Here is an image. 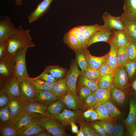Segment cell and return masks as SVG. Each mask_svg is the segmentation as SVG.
<instances>
[{
  "instance_id": "54",
  "label": "cell",
  "mask_w": 136,
  "mask_h": 136,
  "mask_svg": "<svg viewBox=\"0 0 136 136\" xmlns=\"http://www.w3.org/2000/svg\"><path fill=\"white\" fill-rule=\"evenodd\" d=\"M92 125L95 131L101 135L103 136L107 135V133L99 123H93Z\"/></svg>"
},
{
  "instance_id": "21",
  "label": "cell",
  "mask_w": 136,
  "mask_h": 136,
  "mask_svg": "<svg viewBox=\"0 0 136 136\" xmlns=\"http://www.w3.org/2000/svg\"><path fill=\"white\" fill-rule=\"evenodd\" d=\"M36 117L29 114L24 113L14 118L11 125L15 129L19 130L27 125Z\"/></svg>"
},
{
  "instance_id": "37",
  "label": "cell",
  "mask_w": 136,
  "mask_h": 136,
  "mask_svg": "<svg viewBox=\"0 0 136 136\" xmlns=\"http://www.w3.org/2000/svg\"><path fill=\"white\" fill-rule=\"evenodd\" d=\"M80 75L79 82L81 85L89 88L93 92L99 88L97 83L86 78L81 74Z\"/></svg>"
},
{
  "instance_id": "45",
  "label": "cell",
  "mask_w": 136,
  "mask_h": 136,
  "mask_svg": "<svg viewBox=\"0 0 136 136\" xmlns=\"http://www.w3.org/2000/svg\"><path fill=\"white\" fill-rule=\"evenodd\" d=\"M126 51L129 61L136 60V44L130 41L127 46Z\"/></svg>"
},
{
  "instance_id": "44",
  "label": "cell",
  "mask_w": 136,
  "mask_h": 136,
  "mask_svg": "<svg viewBox=\"0 0 136 136\" xmlns=\"http://www.w3.org/2000/svg\"><path fill=\"white\" fill-rule=\"evenodd\" d=\"M84 100L83 107L85 109H96L98 105L94 93L90 94Z\"/></svg>"
},
{
  "instance_id": "38",
  "label": "cell",
  "mask_w": 136,
  "mask_h": 136,
  "mask_svg": "<svg viewBox=\"0 0 136 136\" xmlns=\"http://www.w3.org/2000/svg\"><path fill=\"white\" fill-rule=\"evenodd\" d=\"M115 72L106 75L102 77L98 82V88L105 89L111 88Z\"/></svg>"
},
{
  "instance_id": "33",
  "label": "cell",
  "mask_w": 136,
  "mask_h": 136,
  "mask_svg": "<svg viewBox=\"0 0 136 136\" xmlns=\"http://www.w3.org/2000/svg\"><path fill=\"white\" fill-rule=\"evenodd\" d=\"M44 70L59 80L62 79L66 71V69L58 65L48 66Z\"/></svg>"
},
{
  "instance_id": "14",
  "label": "cell",
  "mask_w": 136,
  "mask_h": 136,
  "mask_svg": "<svg viewBox=\"0 0 136 136\" xmlns=\"http://www.w3.org/2000/svg\"><path fill=\"white\" fill-rule=\"evenodd\" d=\"M124 12L121 17L123 21L136 23V0H124Z\"/></svg>"
},
{
  "instance_id": "22",
  "label": "cell",
  "mask_w": 136,
  "mask_h": 136,
  "mask_svg": "<svg viewBox=\"0 0 136 136\" xmlns=\"http://www.w3.org/2000/svg\"><path fill=\"white\" fill-rule=\"evenodd\" d=\"M113 31L112 38L118 48L127 46L130 41L126 30L124 29Z\"/></svg>"
},
{
  "instance_id": "27",
  "label": "cell",
  "mask_w": 136,
  "mask_h": 136,
  "mask_svg": "<svg viewBox=\"0 0 136 136\" xmlns=\"http://www.w3.org/2000/svg\"><path fill=\"white\" fill-rule=\"evenodd\" d=\"M111 88H98L95 91L94 93L98 105L109 100L111 97Z\"/></svg>"
},
{
  "instance_id": "62",
  "label": "cell",
  "mask_w": 136,
  "mask_h": 136,
  "mask_svg": "<svg viewBox=\"0 0 136 136\" xmlns=\"http://www.w3.org/2000/svg\"><path fill=\"white\" fill-rule=\"evenodd\" d=\"M132 87L134 90L136 92V79H135L133 81L132 84Z\"/></svg>"
},
{
  "instance_id": "52",
  "label": "cell",
  "mask_w": 136,
  "mask_h": 136,
  "mask_svg": "<svg viewBox=\"0 0 136 136\" xmlns=\"http://www.w3.org/2000/svg\"><path fill=\"white\" fill-rule=\"evenodd\" d=\"M124 135V129L122 126L120 124H116L114 126L113 132L112 135L122 136Z\"/></svg>"
},
{
  "instance_id": "9",
  "label": "cell",
  "mask_w": 136,
  "mask_h": 136,
  "mask_svg": "<svg viewBox=\"0 0 136 136\" xmlns=\"http://www.w3.org/2000/svg\"><path fill=\"white\" fill-rule=\"evenodd\" d=\"M129 109L125 123L129 135L136 136V99L132 98L129 103Z\"/></svg>"
},
{
  "instance_id": "23",
  "label": "cell",
  "mask_w": 136,
  "mask_h": 136,
  "mask_svg": "<svg viewBox=\"0 0 136 136\" xmlns=\"http://www.w3.org/2000/svg\"><path fill=\"white\" fill-rule=\"evenodd\" d=\"M59 99L51 91L37 90L36 101L48 106Z\"/></svg>"
},
{
  "instance_id": "18",
  "label": "cell",
  "mask_w": 136,
  "mask_h": 136,
  "mask_svg": "<svg viewBox=\"0 0 136 136\" xmlns=\"http://www.w3.org/2000/svg\"><path fill=\"white\" fill-rule=\"evenodd\" d=\"M81 72L80 71L77 64L74 63L65 77L68 90L76 92V83L78 77L81 75Z\"/></svg>"
},
{
  "instance_id": "29",
  "label": "cell",
  "mask_w": 136,
  "mask_h": 136,
  "mask_svg": "<svg viewBox=\"0 0 136 136\" xmlns=\"http://www.w3.org/2000/svg\"><path fill=\"white\" fill-rule=\"evenodd\" d=\"M29 79L37 90L50 91L56 83H48L37 77L34 78L29 77Z\"/></svg>"
},
{
  "instance_id": "30",
  "label": "cell",
  "mask_w": 136,
  "mask_h": 136,
  "mask_svg": "<svg viewBox=\"0 0 136 136\" xmlns=\"http://www.w3.org/2000/svg\"><path fill=\"white\" fill-rule=\"evenodd\" d=\"M123 24L130 41L136 44V23L127 21L123 22Z\"/></svg>"
},
{
  "instance_id": "64",
  "label": "cell",
  "mask_w": 136,
  "mask_h": 136,
  "mask_svg": "<svg viewBox=\"0 0 136 136\" xmlns=\"http://www.w3.org/2000/svg\"><path fill=\"white\" fill-rule=\"evenodd\" d=\"M100 134L98 133H96L95 132L94 133H93V134L92 135V136H100Z\"/></svg>"
},
{
  "instance_id": "46",
  "label": "cell",
  "mask_w": 136,
  "mask_h": 136,
  "mask_svg": "<svg viewBox=\"0 0 136 136\" xmlns=\"http://www.w3.org/2000/svg\"><path fill=\"white\" fill-rule=\"evenodd\" d=\"M37 77L46 82L51 83H55L59 80L45 70Z\"/></svg>"
},
{
  "instance_id": "35",
  "label": "cell",
  "mask_w": 136,
  "mask_h": 136,
  "mask_svg": "<svg viewBox=\"0 0 136 136\" xmlns=\"http://www.w3.org/2000/svg\"><path fill=\"white\" fill-rule=\"evenodd\" d=\"M96 109L98 115V119L111 122L113 121L107 109L103 104L98 105Z\"/></svg>"
},
{
  "instance_id": "4",
  "label": "cell",
  "mask_w": 136,
  "mask_h": 136,
  "mask_svg": "<svg viewBox=\"0 0 136 136\" xmlns=\"http://www.w3.org/2000/svg\"><path fill=\"white\" fill-rule=\"evenodd\" d=\"M27 49H20L15 55V76L19 81L29 78L26 69L25 55Z\"/></svg>"
},
{
  "instance_id": "50",
  "label": "cell",
  "mask_w": 136,
  "mask_h": 136,
  "mask_svg": "<svg viewBox=\"0 0 136 136\" xmlns=\"http://www.w3.org/2000/svg\"><path fill=\"white\" fill-rule=\"evenodd\" d=\"M87 25H79L71 29L68 32L76 36L83 34L85 30Z\"/></svg>"
},
{
  "instance_id": "63",
  "label": "cell",
  "mask_w": 136,
  "mask_h": 136,
  "mask_svg": "<svg viewBox=\"0 0 136 136\" xmlns=\"http://www.w3.org/2000/svg\"><path fill=\"white\" fill-rule=\"evenodd\" d=\"M22 0H16L15 3L17 5H21L22 4Z\"/></svg>"
},
{
  "instance_id": "24",
  "label": "cell",
  "mask_w": 136,
  "mask_h": 136,
  "mask_svg": "<svg viewBox=\"0 0 136 136\" xmlns=\"http://www.w3.org/2000/svg\"><path fill=\"white\" fill-rule=\"evenodd\" d=\"M108 43L110 45V49L108 54V63L111 67L116 69L118 66L117 59L118 48L112 39V37Z\"/></svg>"
},
{
  "instance_id": "28",
  "label": "cell",
  "mask_w": 136,
  "mask_h": 136,
  "mask_svg": "<svg viewBox=\"0 0 136 136\" xmlns=\"http://www.w3.org/2000/svg\"><path fill=\"white\" fill-rule=\"evenodd\" d=\"M13 119L11 115L8 105L0 108V126L11 125Z\"/></svg>"
},
{
  "instance_id": "25",
  "label": "cell",
  "mask_w": 136,
  "mask_h": 136,
  "mask_svg": "<svg viewBox=\"0 0 136 136\" xmlns=\"http://www.w3.org/2000/svg\"><path fill=\"white\" fill-rule=\"evenodd\" d=\"M68 90L65 78L59 80L55 83L52 89L50 90L59 99L62 97Z\"/></svg>"
},
{
  "instance_id": "17",
  "label": "cell",
  "mask_w": 136,
  "mask_h": 136,
  "mask_svg": "<svg viewBox=\"0 0 136 136\" xmlns=\"http://www.w3.org/2000/svg\"><path fill=\"white\" fill-rule=\"evenodd\" d=\"M53 0H43L40 3L28 16L30 23L41 18L46 12Z\"/></svg>"
},
{
  "instance_id": "57",
  "label": "cell",
  "mask_w": 136,
  "mask_h": 136,
  "mask_svg": "<svg viewBox=\"0 0 136 136\" xmlns=\"http://www.w3.org/2000/svg\"><path fill=\"white\" fill-rule=\"evenodd\" d=\"M93 108H90L85 111L83 113L84 117L86 119H88L90 118L93 111Z\"/></svg>"
},
{
  "instance_id": "15",
  "label": "cell",
  "mask_w": 136,
  "mask_h": 136,
  "mask_svg": "<svg viewBox=\"0 0 136 136\" xmlns=\"http://www.w3.org/2000/svg\"><path fill=\"white\" fill-rule=\"evenodd\" d=\"M40 118L36 117L27 125L19 130L20 136H36L45 130L39 122Z\"/></svg>"
},
{
  "instance_id": "43",
  "label": "cell",
  "mask_w": 136,
  "mask_h": 136,
  "mask_svg": "<svg viewBox=\"0 0 136 136\" xmlns=\"http://www.w3.org/2000/svg\"><path fill=\"white\" fill-rule=\"evenodd\" d=\"M124 66L130 79H132L136 77V60L128 61Z\"/></svg>"
},
{
  "instance_id": "42",
  "label": "cell",
  "mask_w": 136,
  "mask_h": 136,
  "mask_svg": "<svg viewBox=\"0 0 136 136\" xmlns=\"http://www.w3.org/2000/svg\"><path fill=\"white\" fill-rule=\"evenodd\" d=\"M103 104L112 117L116 118L121 115V113L120 111L110 100H109Z\"/></svg>"
},
{
  "instance_id": "16",
  "label": "cell",
  "mask_w": 136,
  "mask_h": 136,
  "mask_svg": "<svg viewBox=\"0 0 136 136\" xmlns=\"http://www.w3.org/2000/svg\"><path fill=\"white\" fill-rule=\"evenodd\" d=\"M81 113L79 111H72L65 109L54 117L63 126L66 125L78 120L80 118Z\"/></svg>"
},
{
  "instance_id": "59",
  "label": "cell",
  "mask_w": 136,
  "mask_h": 136,
  "mask_svg": "<svg viewBox=\"0 0 136 136\" xmlns=\"http://www.w3.org/2000/svg\"><path fill=\"white\" fill-rule=\"evenodd\" d=\"M45 130L41 132L36 136H51L52 135L49 132L45 131Z\"/></svg>"
},
{
  "instance_id": "58",
  "label": "cell",
  "mask_w": 136,
  "mask_h": 136,
  "mask_svg": "<svg viewBox=\"0 0 136 136\" xmlns=\"http://www.w3.org/2000/svg\"><path fill=\"white\" fill-rule=\"evenodd\" d=\"M75 122H71L70 124L71 126V130L72 132L74 133H77L78 131V128L77 126L75 124Z\"/></svg>"
},
{
  "instance_id": "48",
  "label": "cell",
  "mask_w": 136,
  "mask_h": 136,
  "mask_svg": "<svg viewBox=\"0 0 136 136\" xmlns=\"http://www.w3.org/2000/svg\"><path fill=\"white\" fill-rule=\"evenodd\" d=\"M111 122L106 120L100 121L99 123L103 126L107 134L112 135L114 126Z\"/></svg>"
},
{
  "instance_id": "12",
  "label": "cell",
  "mask_w": 136,
  "mask_h": 136,
  "mask_svg": "<svg viewBox=\"0 0 136 136\" xmlns=\"http://www.w3.org/2000/svg\"><path fill=\"white\" fill-rule=\"evenodd\" d=\"M15 28L10 18L5 16L0 21V42L7 40L16 32Z\"/></svg>"
},
{
  "instance_id": "39",
  "label": "cell",
  "mask_w": 136,
  "mask_h": 136,
  "mask_svg": "<svg viewBox=\"0 0 136 136\" xmlns=\"http://www.w3.org/2000/svg\"><path fill=\"white\" fill-rule=\"evenodd\" d=\"M126 48L127 46H125L118 48L117 59L118 66H124L128 61Z\"/></svg>"
},
{
  "instance_id": "11",
  "label": "cell",
  "mask_w": 136,
  "mask_h": 136,
  "mask_svg": "<svg viewBox=\"0 0 136 136\" xmlns=\"http://www.w3.org/2000/svg\"><path fill=\"white\" fill-rule=\"evenodd\" d=\"M102 18L105 29L113 31L114 30L125 29L121 16L115 17L106 12L103 14Z\"/></svg>"
},
{
  "instance_id": "1",
  "label": "cell",
  "mask_w": 136,
  "mask_h": 136,
  "mask_svg": "<svg viewBox=\"0 0 136 136\" xmlns=\"http://www.w3.org/2000/svg\"><path fill=\"white\" fill-rule=\"evenodd\" d=\"M30 31V29L24 30L19 25L16 33L7 40L6 54L15 55L16 52L20 49L35 47V45L32 41Z\"/></svg>"
},
{
  "instance_id": "49",
  "label": "cell",
  "mask_w": 136,
  "mask_h": 136,
  "mask_svg": "<svg viewBox=\"0 0 136 136\" xmlns=\"http://www.w3.org/2000/svg\"><path fill=\"white\" fill-rule=\"evenodd\" d=\"M93 92L89 88L82 85L79 89V97L85 100L90 94Z\"/></svg>"
},
{
  "instance_id": "53",
  "label": "cell",
  "mask_w": 136,
  "mask_h": 136,
  "mask_svg": "<svg viewBox=\"0 0 136 136\" xmlns=\"http://www.w3.org/2000/svg\"><path fill=\"white\" fill-rule=\"evenodd\" d=\"M7 51V40L0 42V59L6 55Z\"/></svg>"
},
{
  "instance_id": "32",
  "label": "cell",
  "mask_w": 136,
  "mask_h": 136,
  "mask_svg": "<svg viewBox=\"0 0 136 136\" xmlns=\"http://www.w3.org/2000/svg\"><path fill=\"white\" fill-rule=\"evenodd\" d=\"M83 48L74 50L76 55L78 63L81 70V73H84L89 65L87 63L84 54Z\"/></svg>"
},
{
  "instance_id": "20",
  "label": "cell",
  "mask_w": 136,
  "mask_h": 136,
  "mask_svg": "<svg viewBox=\"0 0 136 136\" xmlns=\"http://www.w3.org/2000/svg\"><path fill=\"white\" fill-rule=\"evenodd\" d=\"M113 34V31L107 30L105 28L104 30L96 32L90 38L87 47L97 42H104L108 43Z\"/></svg>"
},
{
  "instance_id": "2",
  "label": "cell",
  "mask_w": 136,
  "mask_h": 136,
  "mask_svg": "<svg viewBox=\"0 0 136 136\" xmlns=\"http://www.w3.org/2000/svg\"><path fill=\"white\" fill-rule=\"evenodd\" d=\"M15 55L6 54L0 59V83L15 76Z\"/></svg>"
},
{
  "instance_id": "60",
  "label": "cell",
  "mask_w": 136,
  "mask_h": 136,
  "mask_svg": "<svg viewBox=\"0 0 136 136\" xmlns=\"http://www.w3.org/2000/svg\"><path fill=\"white\" fill-rule=\"evenodd\" d=\"M98 115L96 111L93 110L92 114L90 117L91 120L94 121L98 119Z\"/></svg>"
},
{
  "instance_id": "5",
  "label": "cell",
  "mask_w": 136,
  "mask_h": 136,
  "mask_svg": "<svg viewBox=\"0 0 136 136\" xmlns=\"http://www.w3.org/2000/svg\"><path fill=\"white\" fill-rule=\"evenodd\" d=\"M29 78L19 81L21 96L27 101H36L37 90Z\"/></svg>"
},
{
  "instance_id": "10",
  "label": "cell",
  "mask_w": 136,
  "mask_h": 136,
  "mask_svg": "<svg viewBox=\"0 0 136 136\" xmlns=\"http://www.w3.org/2000/svg\"><path fill=\"white\" fill-rule=\"evenodd\" d=\"M47 106L40 102L28 101L24 113L30 114L40 118L47 116Z\"/></svg>"
},
{
  "instance_id": "51",
  "label": "cell",
  "mask_w": 136,
  "mask_h": 136,
  "mask_svg": "<svg viewBox=\"0 0 136 136\" xmlns=\"http://www.w3.org/2000/svg\"><path fill=\"white\" fill-rule=\"evenodd\" d=\"M10 97L1 91H0V108L4 107L8 105Z\"/></svg>"
},
{
  "instance_id": "7",
  "label": "cell",
  "mask_w": 136,
  "mask_h": 136,
  "mask_svg": "<svg viewBox=\"0 0 136 136\" xmlns=\"http://www.w3.org/2000/svg\"><path fill=\"white\" fill-rule=\"evenodd\" d=\"M60 99L67 108L74 111L78 110L83 107L84 100L77 95L76 92L68 90Z\"/></svg>"
},
{
  "instance_id": "61",
  "label": "cell",
  "mask_w": 136,
  "mask_h": 136,
  "mask_svg": "<svg viewBox=\"0 0 136 136\" xmlns=\"http://www.w3.org/2000/svg\"><path fill=\"white\" fill-rule=\"evenodd\" d=\"M76 136H84V135L83 131L82 126L81 125L80 126V129L78 131V133H77Z\"/></svg>"
},
{
  "instance_id": "8",
  "label": "cell",
  "mask_w": 136,
  "mask_h": 136,
  "mask_svg": "<svg viewBox=\"0 0 136 136\" xmlns=\"http://www.w3.org/2000/svg\"><path fill=\"white\" fill-rule=\"evenodd\" d=\"M19 81L15 77L0 83V91L9 97L21 96Z\"/></svg>"
},
{
  "instance_id": "36",
  "label": "cell",
  "mask_w": 136,
  "mask_h": 136,
  "mask_svg": "<svg viewBox=\"0 0 136 136\" xmlns=\"http://www.w3.org/2000/svg\"><path fill=\"white\" fill-rule=\"evenodd\" d=\"M104 25H101L96 24L92 25H87L86 29L83 35L88 42L90 38L94 33L98 31L104 30Z\"/></svg>"
},
{
  "instance_id": "40",
  "label": "cell",
  "mask_w": 136,
  "mask_h": 136,
  "mask_svg": "<svg viewBox=\"0 0 136 136\" xmlns=\"http://www.w3.org/2000/svg\"><path fill=\"white\" fill-rule=\"evenodd\" d=\"M1 136H20L19 130L15 129L11 125L0 126Z\"/></svg>"
},
{
  "instance_id": "6",
  "label": "cell",
  "mask_w": 136,
  "mask_h": 136,
  "mask_svg": "<svg viewBox=\"0 0 136 136\" xmlns=\"http://www.w3.org/2000/svg\"><path fill=\"white\" fill-rule=\"evenodd\" d=\"M28 101L21 96L10 97L8 106L13 118L24 113Z\"/></svg>"
},
{
  "instance_id": "19",
  "label": "cell",
  "mask_w": 136,
  "mask_h": 136,
  "mask_svg": "<svg viewBox=\"0 0 136 136\" xmlns=\"http://www.w3.org/2000/svg\"><path fill=\"white\" fill-rule=\"evenodd\" d=\"M83 50L87 62L91 68L98 69L108 62V54L101 57H96L91 55L86 48H83Z\"/></svg>"
},
{
  "instance_id": "3",
  "label": "cell",
  "mask_w": 136,
  "mask_h": 136,
  "mask_svg": "<svg viewBox=\"0 0 136 136\" xmlns=\"http://www.w3.org/2000/svg\"><path fill=\"white\" fill-rule=\"evenodd\" d=\"M39 122L45 130L52 136L66 135L63 125L54 117L46 116L40 118Z\"/></svg>"
},
{
  "instance_id": "56",
  "label": "cell",
  "mask_w": 136,
  "mask_h": 136,
  "mask_svg": "<svg viewBox=\"0 0 136 136\" xmlns=\"http://www.w3.org/2000/svg\"><path fill=\"white\" fill-rule=\"evenodd\" d=\"M76 37L79 41L80 49L87 48L88 42L84 38L83 34Z\"/></svg>"
},
{
  "instance_id": "31",
  "label": "cell",
  "mask_w": 136,
  "mask_h": 136,
  "mask_svg": "<svg viewBox=\"0 0 136 136\" xmlns=\"http://www.w3.org/2000/svg\"><path fill=\"white\" fill-rule=\"evenodd\" d=\"M111 91V96L116 103L120 105H122L124 103L125 99V93L120 89L115 87L113 83Z\"/></svg>"
},
{
  "instance_id": "26",
  "label": "cell",
  "mask_w": 136,
  "mask_h": 136,
  "mask_svg": "<svg viewBox=\"0 0 136 136\" xmlns=\"http://www.w3.org/2000/svg\"><path fill=\"white\" fill-rule=\"evenodd\" d=\"M65 105L60 99L53 102L47 106V116L54 117L61 112Z\"/></svg>"
},
{
  "instance_id": "55",
  "label": "cell",
  "mask_w": 136,
  "mask_h": 136,
  "mask_svg": "<svg viewBox=\"0 0 136 136\" xmlns=\"http://www.w3.org/2000/svg\"><path fill=\"white\" fill-rule=\"evenodd\" d=\"M81 125L82 127L84 136H92L94 133V131L91 128L86 126L82 122Z\"/></svg>"
},
{
  "instance_id": "47",
  "label": "cell",
  "mask_w": 136,
  "mask_h": 136,
  "mask_svg": "<svg viewBox=\"0 0 136 136\" xmlns=\"http://www.w3.org/2000/svg\"><path fill=\"white\" fill-rule=\"evenodd\" d=\"M116 69H113L111 67L108 62L104 63L98 69L100 79L105 75L115 72Z\"/></svg>"
},
{
  "instance_id": "13",
  "label": "cell",
  "mask_w": 136,
  "mask_h": 136,
  "mask_svg": "<svg viewBox=\"0 0 136 136\" xmlns=\"http://www.w3.org/2000/svg\"><path fill=\"white\" fill-rule=\"evenodd\" d=\"M128 77L124 66H118L114 73L113 84L117 88L124 89L127 88L128 86Z\"/></svg>"
},
{
  "instance_id": "41",
  "label": "cell",
  "mask_w": 136,
  "mask_h": 136,
  "mask_svg": "<svg viewBox=\"0 0 136 136\" xmlns=\"http://www.w3.org/2000/svg\"><path fill=\"white\" fill-rule=\"evenodd\" d=\"M81 74L86 78L97 83L100 79L98 69H94L91 68L89 65L85 72Z\"/></svg>"
},
{
  "instance_id": "34",
  "label": "cell",
  "mask_w": 136,
  "mask_h": 136,
  "mask_svg": "<svg viewBox=\"0 0 136 136\" xmlns=\"http://www.w3.org/2000/svg\"><path fill=\"white\" fill-rule=\"evenodd\" d=\"M63 40L64 43L74 50L80 49L79 41L76 36L67 32L65 35Z\"/></svg>"
}]
</instances>
